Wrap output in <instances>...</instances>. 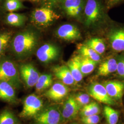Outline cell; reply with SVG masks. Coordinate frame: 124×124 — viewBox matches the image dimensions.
<instances>
[{"label": "cell", "mask_w": 124, "mask_h": 124, "mask_svg": "<svg viewBox=\"0 0 124 124\" xmlns=\"http://www.w3.org/2000/svg\"><path fill=\"white\" fill-rule=\"evenodd\" d=\"M29 0L32 2H36L39 1L40 0Z\"/></svg>", "instance_id": "e575fe53"}, {"label": "cell", "mask_w": 124, "mask_h": 124, "mask_svg": "<svg viewBox=\"0 0 124 124\" xmlns=\"http://www.w3.org/2000/svg\"><path fill=\"white\" fill-rule=\"evenodd\" d=\"M100 120V116L98 115L83 117L81 118V121L84 124H98Z\"/></svg>", "instance_id": "4dcf8cb0"}, {"label": "cell", "mask_w": 124, "mask_h": 124, "mask_svg": "<svg viewBox=\"0 0 124 124\" xmlns=\"http://www.w3.org/2000/svg\"><path fill=\"white\" fill-rule=\"evenodd\" d=\"M85 45L93 49L96 52L101 55L106 50V45L103 40L98 38H93L86 41Z\"/></svg>", "instance_id": "d4e9b609"}, {"label": "cell", "mask_w": 124, "mask_h": 124, "mask_svg": "<svg viewBox=\"0 0 124 124\" xmlns=\"http://www.w3.org/2000/svg\"><path fill=\"white\" fill-rule=\"evenodd\" d=\"M53 84V76L51 74H43L40 75L36 85L37 93H41L48 88Z\"/></svg>", "instance_id": "603a6c76"}, {"label": "cell", "mask_w": 124, "mask_h": 124, "mask_svg": "<svg viewBox=\"0 0 124 124\" xmlns=\"http://www.w3.org/2000/svg\"><path fill=\"white\" fill-rule=\"evenodd\" d=\"M59 15L48 7L36 8L31 14V21L38 27H46L59 18Z\"/></svg>", "instance_id": "5b68a950"}, {"label": "cell", "mask_w": 124, "mask_h": 124, "mask_svg": "<svg viewBox=\"0 0 124 124\" xmlns=\"http://www.w3.org/2000/svg\"><path fill=\"white\" fill-rule=\"evenodd\" d=\"M43 108V102L39 96L32 94L25 98L19 117L23 118L34 117Z\"/></svg>", "instance_id": "8992f818"}, {"label": "cell", "mask_w": 124, "mask_h": 124, "mask_svg": "<svg viewBox=\"0 0 124 124\" xmlns=\"http://www.w3.org/2000/svg\"><path fill=\"white\" fill-rule=\"evenodd\" d=\"M62 10L67 16L80 18L84 12L86 0H57Z\"/></svg>", "instance_id": "52a82bcc"}, {"label": "cell", "mask_w": 124, "mask_h": 124, "mask_svg": "<svg viewBox=\"0 0 124 124\" xmlns=\"http://www.w3.org/2000/svg\"><path fill=\"white\" fill-rule=\"evenodd\" d=\"M19 75L28 88L36 85L40 75L36 67L30 63L21 64L18 69Z\"/></svg>", "instance_id": "ba28073f"}, {"label": "cell", "mask_w": 124, "mask_h": 124, "mask_svg": "<svg viewBox=\"0 0 124 124\" xmlns=\"http://www.w3.org/2000/svg\"><path fill=\"white\" fill-rule=\"evenodd\" d=\"M98 63V62L80 55V69L83 76L92 73Z\"/></svg>", "instance_id": "44dd1931"}, {"label": "cell", "mask_w": 124, "mask_h": 124, "mask_svg": "<svg viewBox=\"0 0 124 124\" xmlns=\"http://www.w3.org/2000/svg\"><path fill=\"white\" fill-rule=\"evenodd\" d=\"M108 38L112 49L117 52L124 51V28L114 30L109 34Z\"/></svg>", "instance_id": "5bb4252c"}, {"label": "cell", "mask_w": 124, "mask_h": 124, "mask_svg": "<svg viewBox=\"0 0 124 124\" xmlns=\"http://www.w3.org/2000/svg\"></svg>", "instance_id": "8d00e7d4"}, {"label": "cell", "mask_w": 124, "mask_h": 124, "mask_svg": "<svg viewBox=\"0 0 124 124\" xmlns=\"http://www.w3.org/2000/svg\"><path fill=\"white\" fill-rule=\"evenodd\" d=\"M117 61L114 58H110L102 62L100 65L97 71V75L106 76L117 71Z\"/></svg>", "instance_id": "ac0fdd59"}, {"label": "cell", "mask_w": 124, "mask_h": 124, "mask_svg": "<svg viewBox=\"0 0 124 124\" xmlns=\"http://www.w3.org/2000/svg\"><path fill=\"white\" fill-rule=\"evenodd\" d=\"M117 72L120 77L124 78V57L118 61Z\"/></svg>", "instance_id": "1f68e13d"}, {"label": "cell", "mask_w": 124, "mask_h": 124, "mask_svg": "<svg viewBox=\"0 0 124 124\" xmlns=\"http://www.w3.org/2000/svg\"><path fill=\"white\" fill-rule=\"evenodd\" d=\"M0 100L9 103L17 102L15 88L6 81H0Z\"/></svg>", "instance_id": "9a60e30c"}, {"label": "cell", "mask_w": 124, "mask_h": 124, "mask_svg": "<svg viewBox=\"0 0 124 124\" xmlns=\"http://www.w3.org/2000/svg\"><path fill=\"white\" fill-rule=\"evenodd\" d=\"M89 95L98 102L108 105H114L115 101L107 93L106 90L103 85L98 83H94L88 88Z\"/></svg>", "instance_id": "30bf717a"}, {"label": "cell", "mask_w": 124, "mask_h": 124, "mask_svg": "<svg viewBox=\"0 0 124 124\" xmlns=\"http://www.w3.org/2000/svg\"><path fill=\"white\" fill-rule=\"evenodd\" d=\"M1 0H0V1H1Z\"/></svg>", "instance_id": "d590c367"}, {"label": "cell", "mask_w": 124, "mask_h": 124, "mask_svg": "<svg viewBox=\"0 0 124 124\" xmlns=\"http://www.w3.org/2000/svg\"><path fill=\"white\" fill-rule=\"evenodd\" d=\"M56 34L58 38L67 41L76 40L81 38V33L78 28L73 24L69 23L59 27Z\"/></svg>", "instance_id": "8fae6325"}, {"label": "cell", "mask_w": 124, "mask_h": 124, "mask_svg": "<svg viewBox=\"0 0 124 124\" xmlns=\"http://www.w3.org/2000/svg\"><path fill=\"white\" fill-rule=\"evenodd\" d=\"M13 37V33L11 31H0V59L4 57L5 53Z\"/></svg>", "instance_id": "cb8c5ba5"}, {"label": "cell", "mask_w": 124, "mask_h": 124, "mask_svg": "<svg viewBox=\"0 0 124 124\" xmlns=\"http://www.w3.org/2000/svg\"><path fill=\"white\" fill-rule=\"evenodd\" d=\"M4 7L5 9L10 13L24 8V5L20 0H5Z\"/></svg>", "instance_id": "f1b7e54d"}, {"label": "cell", "mask_w": 124, "mask_h": 124, "mask_svg": "<svg viewBox=\"0 0 124 124\" xmlns=\"http://www.w3.org/2000/svg\"><path fill=\"white\" fill-rule=\"evenodd\" d=\"M44 1L49 4H53L57 2V0H44Z\"/></svg>", "instance_id": "836d02e7"}, {"label": "cell", "mask_w": 124, "mask_h": 124, "mask_svg": "<svg viewBox=\"0 0 124 124\" xmlns=\"http://www.w3.org/2000/svg\"><path fill=\"white\" fill-rule=\"evenodd\" d=\"M5 22L8 25L15 27L22 26L26 21V17L22 14L8 13L5 18Z\"/></svg>", "instance_id": "ffe728a7"}, {"label": "cell", "mask_w": 124, "mask_h": 124, "mask_svg": "<svg viewBox=\"0 0 124 124\" xmlns=\"http://www.w3.org/2000/svg\"><path fill=\"white\" fill-rule=\"evenodd\" d=\"M81 108L77 104L74 96H70L64 102L61 110L63 120H72L75 118Z\"/></svg>", "instance_id": "4fadbf2b"}, {"label": "cell", "mask_w": 124, "mask_h": 124, "mask_svg": "<svg viewBox=\"0 0 124 124\" xmlns=\"http://www.w3.org/2000/svg\"><path fill=\"white\" fill-rule=\"evenodd\" d=\"M13 54L18 58L30 55L38 43V36L35 32L26 30L19 32L12 37L10 42Z\"/></svg>", "instance_id": "6da1fadb"}, {"label": "cell", "mask_w": 124, "mask_h": 124, "mask_svg": "<svg viewBox=\"0 0 124 124\" xmlns=\"http://www.w3.org/2000/svg\"><path fill=\"white\" fill-rule=\"evenodd\" d=\"M74 97L76 103L81 108L90 102V97L86 93H78Z\"/></svg>", "instance_id": "f546056e"}, {"label": "cell", "mask_w": 124, "mask_h": 124, "mask_svg": "<svg viewBox=\"0 0 124 124\" xmlns=\"http://www.w3.org/2000/svg\"><path fill=\"white\" fill-rule=\"evenodd\" d=\"M103 112L108 124H117L119 117L118 111L110 107L105 106L103 108Z\"/></svg>", "instance_id": "83f0119b"}, {"label": "cell", "mask_w": 124, "mask_h": 124, "mask_svg": "<svg viewBox=\"0 0 124 124\" xmlns=\"http://www.w3.org/2000/svg\"><path fill=\"white\" fill-rule=\"evenodd\" d=\"M53 71L56 77L67 85H71L76 83L67 65L54 67Z\"/></svg>", "instance_id": "e0dca14e"}, {"label": "cell", "mask_w": 124, "mask_h": 124, "mask_svg": "<svg viewBox=\"0 0 124 124\" xmlns=\"http://www.w3.org/2000/svg\"><path fill=\"white\" fill-rule=\"evenodd\" d=\"M0 124H18V122L12 111L5 109L0 113Z\"/></svg>", "instance_id": "4316f807"}, {"label": "cell", "mask_w": 124, "mask_h": 124, "mask_svg": "<svg viewBox=\"0 0 124 124\" xmlns=\"http://www.w3.org/2000/svg\"><path fill=\"white\" fill-rule=\"evenodd\" d=\"M100 112V108L96 102H90L80 109V115L81 117L98 115Z\"/></svg>", "instance_id": "484cf974"}, {"label": "cell", "mask_w": 124, "mask_h": 124, "mask_svg": "<svg viewBox=\"0 0 124 124\" xmlns=\"http://www.w3.org/2000/svg\"><path fill=\"white\" fill-rule=\"evenodd\" d=\"M103 85L108 95L112 99H120L122 98L124 92V83L119 81H108Z\"/></svg>", "instance_id": "2e32d148"}, {"label": "cell", "mask_w": 124, "mask_h": 124, "mask_svg": "<svg viewBox=\"0 0 124 124\" xmlns=\"http://www.w3.org/2000/svg\"><path fill=\"white\" fill-rule=\"evenodd\" d=\"M67 66L69 68L76 83L80 82L84 76L80 69V55L75 56L72 58L68 62Z\"/></svg>", "instance_id": "d6986e66"}, {"label": "cell", "mask_w": 124, "mask_h": 124, "mask_svg": "<svg viewBox=\"0 0 124 124\" xmlns=\"http://www.w3.org/2000/svg\"><path fill=\"white\" fill-rule=\"evenodd\" d=\"M124 0H104L107 9H109L123 2Z\"/></svg>", "instance_id": "d6a6232c"}, {"label": "cell", "mask_w": 124, "mask_h": 124, "mask_svg": "<svg viewBox=\"0 0 124 124\" xmlns=\"http://www.w3.org/2000/svg\"><path fill=\"white\" fill-rule=\"evenodd\" d=\"M0 81H6L14 88L21 85L19 73L15 63L8 58L0 59Z\"/></svg>", "instance_id": "7a4b0ae2"}, {"label": "cell", "mask_w": 124, "mask_h": 124, "mask_svg": "<svg viewBox=\"0 0 124 124\" xmlns=\"http://www.w3.org/2000/svg\"><path fill=\"white\" fill-rule=\"evenodd\" d=\"M78 51L80 53V55L82 57L89 58L98 62L101 60L100 54L85 45H79L78 46Z\"/></svg>", "instance_id": "7402d4cb"}, {"label": "cell", "mask_w": 124, "mask_h": 124, "mask_svg": "<svg viewBox=\"0 0 124 124\" xmlns=\"http://www.w3.org/2000/svg\"><path fill=\"white\" fill-rule=\"evenodd\" d=\"M70 89L68 86L61 82H57L53 85L44 93V96L54 101H58L65 98Z\"/></svg>", "instance_id": "7c38bea8"}, {"label": "cell", "mask_w": 124, "mask_h": 124, "mask_svg": "<svg viewBox=\"0 0 124 124\" xmlns=\"http://www.w3.org/2000/svg\"><path fill=\"white\" fill-rule=\"evenodd\" d=\"M59 49L56 45L46 43L38 49L36 54L40 62L49 63L56 60L59 57Z\"/></svg>", "instance_id": "9c48e42d"}, {"label": "cell", "mask_w": 124, "mask_h": 124, "mask_svg": "<svg viewBox=\"0 0 124 124\" xmlns=\"http://www.w3.org/2000/svg\"><path fill=\"white\" fill-rule=\"evenodd\" d=\"M34 118L35 124H60L63 120L61 110L57 105L43 108Z\"/></svg>", "instance_id": "277c9868"}, {"label": "cell", "mask_w": 124, "mask_h": 124, "mask_svg": "<svg viewBox=\"0 0 124 124\" xmlns=\"http://www.w3.org/2000/svg\"><path fill=\"white\" fill-rule=\"evenodd\" d=\"M105 8L102 0H86L83 12L85 25L90 26L101 20L105 15Z\"/></svg>", "instance_id": "3957f363"}]
</instances>
